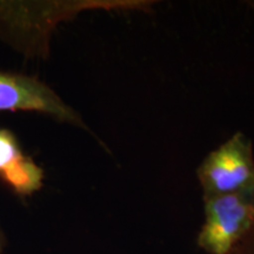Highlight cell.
Listing matches in <instances>:
<instances>
[{
  "label": "cell",
  "mask_w": 254,
  "mask_h": 254,
  "mask_svg": "<svg viewBox=\"0 0 254 254\" xmlns=\"http://www.w3.org/2000/svg\"><path fill=\"white\" fill-rule=\"evenodd\" d=\"M23 155L17 136L8 129L0 128V177Z\"/></svg>",
  "instance_id": "5b68a950"
},
{
  "label": "cell",
  "mask_w": 254,
  "mask_h": 254,
  "mask_svg": "<svg viewBox=\"0 0 254 254\" xmlns=\"http://www.w3.org/2000/svg\"><path fill=\"white\" fill-rule=\"evenodd\" d=\"M204 198L254 190V153L249 136L234 133L206 155L196 171Z\"/></svg>",
  "instance_id": "6da1fadb"
},
{
  "label": "cell",
  "mask_w": 254,
  "mask_h": 254,
  "mask_svg": "<svg viewBox=\"0 0 254 254\" xmlns=\"http://www.w3.org/2000/svg\"><path fill=\"white\" fill-rule=\"evenodd\" d=\"M204 202L198 246L208 254H227L254 224V190L208 196Z\"/></svg>",
  "instance_id": "7a4b0ae2"
},
{
  "label": "cell",
  "mask_w": 254,
  "mask_h": 254,
  "mask_svg": "<svg viewBox=\"0 0 254 254\" xmlns=\"http://www.w3.org/2000/svg\"><path fill=\"white\" fill-rule=\"evenodd\" d=\"M15 194L28 196L38 192L43 186L44 171L27 155H23L9 170L0 177Z\"/></svg>",
  "instance_id": "277c9868"
},
{
  "label": "cell",
  "mask_w": 254,
  "mask_h": 254,
  "mask_svg": "<svg viewBox=\"0 0 254 254\" xmlns=\"http://www.w3.org/2000/svg\"><path fill=\"white\" fill-rule=\"evenodd\" d=\"M227 254H254V224L243 239Z\"/></svg>",
  "instance_id": "8992f818"
},
{
  "label": "cell",
  "mask_w": 254,
  "mask_h": 254,
  "mask_svg": "<svg viewBox=\"0 0 254 254\" xmlns=\"http://www.w3.org/2000/svg\"><path fill=\"white\" fill-rule=\"evenodd\" d=\"M2 244H4V241H2L1 232H0V253H1V250H2Z\"/></svg>",
  "instance_id": "52a82bcc"
},
{
  "label": "cell",
  "mask_w": 254,
  "mask_h": 254,
  "mask_svg": "<svg viewBox=\"0 0 254 254\" xmlns=\"http://www.w3.org/2000/svg\"><path fill=\"white\" fill-rule=\"evenodd\" d=\"M0 111H28L90 131L81 116L37 78L0 69Z\"/></svg>",
  "instance_id": "3957f363"
}]
</instances>
